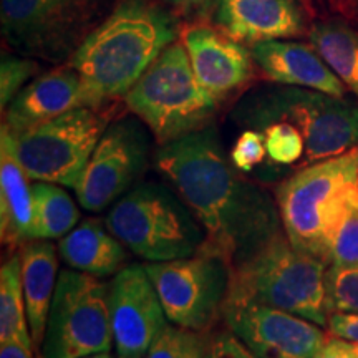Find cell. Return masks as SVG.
Wrapping results in <instances>:
<instances>
[{
    "instance_id": "obj_2",
    "label": "cell",
    "mask_w": 358,
    "mask_h": 358,
    "mask_svg": "<svg viewBox=\"0 0 358 358\" xmlns=\"http://www.w3.org/2000/svg\"><path fill=\"white\" fill-rule=\"evenodd\" d=\"M179 37L176 15L158 0H120L69 65L98 106L122 98Z\"/></svg>"
},
{
    "instance_id": "obj_32",
    "label": "cell",
    "mask_w": 358,
    "mask_h": 358,
    "mask_svg": "<svg viewBox=\"0 0 358 358\" xmlns=\"http://www.w3.org/2000/svg\"><path fill=\"white\" fill-rule=\"evenodd\" d=\"M327 327L332 337L358 343V313H330Z\"/></svg>"
},
{
    "instance_id": "obj_18",
    "label": "cell",
    "mask_w": 358,
    "mask_h": 358,
    "mask_svg": "<svg viewBox=\"0 0 358 358\" xmlns=\"http://www.w3.org/2000/svg\"><path fill=\"white\" fill-rule=\"evenodd\" d=\"M249 50L254 64L271 83L310 88L338 98L347 96V87L310 42L271 40L249 45Z\"/></svg>"
},
{
    "instance_id": "obj_16",
    "label": "cell",
    "mask_w": 358,
    "mask_h": 358,
    "mask_svg": "<svg viewBox=\"0 0 358 358\" xmlns=\"http://www.w3.org/2000/svg\"><path fill=\"white\" fill-rule=\"evenodd\" d=\"M181 42L201 87L216 101L227 100L252 80L256 64L248 45L227 37L214 25L186 27Z\"/></svg>"
},
{
    "instance_id": "obj_39",
    "label": "cell",
    "mask_w": 358,
    "mask_h": 358,
    "mask_svg": "<svg viewBox=\"0 0 358 358\" xmlns=\"http://www.w3.org/2000/svg\"><path fill=\"white\" fill-rule=\"evenodd\" d=\"M83 358H115L111 355L110 352H105V353H96V355H90V357H83Z\"/></svg>"
},
{
    "instance_id": "obj_5",
    "label": "cell",
    "mask_w": 358,
    "mask_h": 358,
    "mask_svg": "<svg viewBox=\"0 0 358 358\" xmlns=\"http://www.w3.org/2000/svg\"><path fill=\"white\" fill-rule=\"evenodd\" d=\"M327 267L322 259L295 249L284 231L248 261L231 267L227 299L259 302L325 327L330 315Z\"/></svg>"
},
{
    "instance_id": "obj_20",
    "label": "cell",
    "mask_w": 358,
    "mask_h": 358,
    "mask_svg": "<svg viewBox=\"0 0 358 358\" xmlns=\"http://www.w3.org/2000/svg\"><path fill=\"white\" fill-rule=\"evenodd\" d=\"M62 261L73 271L96 279L118 274L128 261V249L105 221L87 217L58 243Z\"/></svg>"
},
{
    "instance_id": "obj_30",
    "label": "cell",
    "mask_w": 358,
    "mask_h": 358,
    "mask_svg": "<svg viewBox=\"0 0 358 358\" xmlns=\"http://www.w3.org/2000/svg\"><path fill=\"white\" fill-rule=\"evenodd\" d=\"M229 156L232 164H234L241 173L256 171V168L261 166L264 159L267 158L266 141H264L262 131L252 128L244 129V131L237 136Z\"/></svg>"
},
{
    "instance_id": "obj_7",
    "label": "cell",
    "mask_w": 358,
    "mask_h": 358,
    "mask_svg": "<svg viewBox=\"0 0 358 358\" xmlns=\"http://www.w3.org/2000/svg\"><path fill=\"white\" fill-rule=\"evenodd\" d=\"M106 226L129 252L146 262L189 257L203 248L204 231L171 186L140 182L111 206Z\"/></svg>"
},
{
    "instance_id": "obj_10",
    "label": "cell",
    "mask_w": 358,
    "mask_h": 358,
    "mask_svg": "<svg viewBox=\"0 0 358 358\" xmlns=\"http://www.w3.org/2000/svg\"><path fill=\"white\" fill-rule=\"evenodd\" d=\"M103 108L71 110L15 136V153L32 181L78 186L101 134L108 127Z\"/></svg>"
},
{
    "instance_id": "obj_11",
    "label": "cell",
    "mask_w": 358,
    "mask_h": 358,
    "mask_svg": "<svg viewBox=\"0 0 358 358\" xmlns=\"http://www.w3.org/2000/svg\"><path fill=\"white\" fill-rule=\"evenodd\" d=\"M169 324L208 334L222 319L229 294L231 266L217 254L199 249L189 257L146 262Z\"/></svg>"
},
{
    "instance_id": "obj_27",
    "label": "cell",
    "mask_w": 358,
    "mask_h": 358,
    "mask_svg": "<svg viewBox=\"0 0 358 358\" xmlns=\"http://www.w3.org/2000/svg\"><path fill=\"white\" fill-rule=\"evenodd\" d=\"M325 290L330 313H358V264L327 267Z\"/></svg>"
},
{
    "instance_id": "obj_17",
    "label": "cell",
    "mask_w": 358,
    "mask_h": 358,
    "mask_svg": "<svg viewBox=\"0 0 358 358\" xmlns=\"http://www.w3.org/2000/svg\"><path fill=\"white\" fill-rule=\"evenodd\" d=\"M101 108L90 95L87 85L69 64L34 78L3 110V123L13 134L24 133L71 110Z\"/></svg>"
},
{
    "instance_id": "obj_38",
    "label": "cell",
    "mask_w": 358,
    "mask_h": 358,
    "mask_svg": "<svg viewBox=\"0 0 358 358\" xmlns=\"http://www.w3.org/2000/svg\"><path fill=\"white\" fill-rule=\"evenodd\" d=\"M327 3H329V10L332 13H337V15L342 13L343 0H327Z\"/></svg>"
},
{
    "instance_id": "obj_21",
    "label": "cell",
    "mask_w": 358,
    "mask_h": 358,
    "mask_svg": "<svg viewBox=\"0 0 358 358\" xmlns=\"http://www.w3.org/2000/svg\"><path fill=\"white\" fill-rule=\"evenodd\" d=\"M27 315L35 350L40 355L48 313L58 284V248L50 241L34 239L19 249Z\"/></svg>"
},
{
    "instance_id": "obj_13",
    "label": "cell",
    "mask_w": 358,
    "mask_h": 358,
    "mask_svg": "<svg viewBox=\"0 0 358 358\" xmlns=\"http://www.w3.org/2000/svg\"><path fill=\"white\" fill-rule=\"evenodd\" d=\"M222 320L257 358H313L330 338L303 317L243 299H227Z\"/></svg>"
},
{
    "instance_id": "obj_36",
    "label": "cell",
    "mask_w": 358,
    "mask_h": 358,
    "mask_svg": "<svg viewBox=\"0 0 358 358\" xmlns=\"http://www.w3.org/2000/svg\"><path fill=\"white\" fill-rule=\"evenodd\" d=\"M303 3V7L307 8V12L310 13V17L313 20L322 19V17H327L325 13H329V3L327 0H301Z\"/></svg>"
},
{
    "instance_id": "obj_19",
    "label": "cell",
    "mask_w": 358,
    "mask_h": 358,
    "mask_svg": "<svg viewBox=\"0 0 358 358\" xmlns=\"http://www.w3.org/2000/svg\"><path fill=\"white\" fill-rule=\"evenodd\" d=\"M30 178L15 153V136L0 129V234L3 245L20 249L34 241V194Z\"/></svg>"
},
{
    "instance_id": "obj_23",
    "label": "cell",
    "mask_w": 358,
    "mask_h": 358,
    "mask_svg": "<svg viewBox=\"0 0 358 358\" xmlns=\"http://www.w3.org/2000/svg\"><path fill=\"white\" fill-rule=\"evenodd\" d=\"M65 186L35 181L34 194V239H62L77 227L80 209Z\"/></svg>"
},
{
    "instance_id": "obj_14",
    "label": "cell",
    "mask_w": 358,
    "mask_h": 358,
    "mask_svg": "<svg viewBox=\"0 0 358 358\" xmlns=\"http://www.w3.org/2000/svg\"><path fill=\"white\" fill-rule=\"evenodd\" d=\"M108 308L116 355L143 358L169 324L145 266L128 264L108 284Z\"/></svg>"
},
{
    "instance_id": "obj_26",
    "label": "cell",
    "mask_w": 358,
    "mask_h": 358,
    "mask_svg": "<svg viewBox=\"0 0 358 358\" xmlns=\"http://www.w3.org/2000/svg\"><path fill=\"white\" fill-rule=\"evenodd\" d=\"M266 141L267 159L274 166H290L306 156V141L301 129L287 122H275L261 129Z\"/></svg>"
},
{
    "instance_id": "obj_4",
    "label": "cell",
    "mask_w": 358,
    "mask_h": 358,
    "mask_svg": "<svg viewBox=\"0 0 358 358\" xmlns=\"http://www.w3.org/2000/svg\"><path fill=\"white\" fill-rule=\"evenodd\" d=\"M237 127L266 128L287 122L301 129L308 164L358 146V101L290 85H261L244 93L231 111Z\"/></svg>"
},
{
    "instance_id": "obj_8",
    "label": "cell",
    "mask_w": 358,
    "mask_h": 358,
    "mask_svg": "<svg viewBox=\"0 0 358 358\" xmlns=\"http://www.w3.org/2000/svg\"><path fill=\"white\" fill-rule=\"evenodd\" d=\"M120 0H2L0 34L19 55L65 65Z\"/></svg>"
},
{
    "instance_id": "obj_40",
    "label": "cell",
    "mask_w": 358,
    "mask_h": 358,
    "mask_svg": "<svg viewBox=\"0 0 358 358\" xmlns=\"http://www.w3.org/2000/svg\"><path fill=\"white\" fill-rule=\"evenodd\" d=\"M118 358H127V357H118Z\"/></svg>"
},
{
    "instance_id": "obj_3",
    "label": "cell",
    "mask_w": 358,
    "mask_h": 358,
    "mask_svg": "<svg viewBox=\"0 0 358 358\" xmlns=\"http://www.w3.org/2000/svg\"><path fill=\"white\" fill-rule=\"evenodd\" d=\"M274 196L290 244L329 264L340 224L358 206V146L307 164L284 179Z\"/></svg>"
},
{
    "instance_id": "obj_33",
    "label": "cell",
    "mask_w": 358,
    "mask_h": 358,
    "mask_svg": "<svg viewBox=\"0 0 358 358\" xmlns=\"http://www.w3.org/2000/svg\"><path fill=\"white\" fill-rule=\"evenodd\" d=\"M313 358H358V343L330 337L324 348Z\"/></svg>"
},
{
    "instance_id": "obj_12",
    "label": "cell",
    "mask_w": 358,
    "mask_h": 358,
    "mask_svg": "<svg viewBox=\"0 0 358 358\" xmlns=\"http://www.w3.org/2000/svg\"><path fill=\"white\" fill-rule=\"evenodd\" d=\"M151 136L146 124L134 115L106 127L75 187L83 209L100 213L140 185L151 161Z\"/></svg>"
},
{
    "instance_id": "obj_28",
    "label": "cell",
    "mask_w": 358,
    "mask_h": 358,
    "mask_svg": "<svg viewBox=\"0 0 358 358\" xmlns=\"http://www.w3.org/2000/svg\"><path fill=\"white\" fill-rule=\"evenodd\" d=\"M40 71V64L35 58L3 53L0 60V106L2 111L10 105L13 98L32 82Z\"/></svg>"
},
{
    "instance_id": "obj_24",
    "label": "cell",
    "mask_w": 358,
    "mask_h": 358,
    "mask_svg": "<svg viewBox=\"0 0 358 358\" xmlns=\"http://www.w3.org/2000/svg\"><path fill=\"white\" fill-rule=\"evenodd\" d=\"M0 342H19L35 350L22 284L20 254H12L0 268Z\"/></svg>"
},
{
    "instance_id": "obj_15",
    "label": "cell",
    "mask_w": 358,
    "mask_h": 358,
    "mask_svg": "<svg viewBox=\"0 0 358 358\" xmlns=\"http://www.w3.org/2000/svg\"><path fill=\"white\" fill-rule=\"evenodd\" d=\"M211 25L244 45L307 37L313 19L301 0H214Z\"/></svg>"
},
{
    "instance_id": "obj_31",
    "label": "cell",
    "mask_w": 358,
    "mask_h": 358,
    "mask_svg": "<svg viewBox=\"0 0 358 358\" xmlns=\"http://www.w3.org/2000/svg\"><path fill=\"white\" fill-rule=\"evenodd\" d=\"M204 358H257L229 329L209 337Z\"/></svg>"
},
{
    "instance_id": "obj_29",
    "label": "cell",
    "mask_w": 358,
    "mask_h": 358,
    "mask_svg": "<svg viewBox=\"0 0 358 358\" xmlns=\"http://www.w3.org/2000/svg\"><path fill=\"white\" fill-rule=\"evenodd\" d=\"M358 264V206L340 224L329 254V266Z\"/></svg>"
},
{
    "instance_id": "obj_6",
    "label": "cell",
    "mask_w": 358,
    "mask_h": 358,
    "mask_svg": "<svg viewBox=\"0 0 358 358\" xmlns=\"http://www.w3.org/2000/svg\"><path fill=\"white\" fill-rule=\"evenodd\" d=\"M123 98L158 145L209 127L221 105L201 87L181 40L164 48Z\"/></svg>"
},
{
    "instance_id": "obj_25",
    "label": "cell",
    "mask_w": 358,
    "mask_h": 358,
    "mask_svg": "<svg viewBox=\"0 0 358 358\" xmlns=\"http://www.w3.org/2000/svg\"><path fill=\"white\" fill-rule=\"evenodd\" d=\"M208 334L168 324L143 358H204Z\"/></svg>"
},
{
    "instance_id": "obj_1",
    "label": "cell",
    "mask_w": 358,
    "mask_h": 358,
    "mask_svg": "<svg viewBox=\"0 0 358 358\" xmlns=\"http://www.w3.org/2000/svg\"><path fill=\"white\" fill-rule=\"evenodd\" d=\"M153 164L203 227L201 249L231 267L284 232L275 196L241 174L214 124L159 145Z\"/></svg>"
},
{
    "instance_id": "obj_9",
    "label": "cell",
    "mask_w": 358,
    "mask_h": 358,
    "mask_svg": "<svg viewBox=\"0 0 358 358\" xmlns=\"http://www.w3.org/2000/svg\"><path fill=\"white\" fill-rule=\"evenodd\" d=\"M113 343L108 285L73 268L60 271L40 357L83 358L111 352Z\"/></svg>"
},
{
    "instance_id": "obj_37",
    "label": "cell",
    "mask_w": 358,
    "mask_h": 358,
    "mask_svg": "<svg viewBox=\"0 0 358 358\" xmlns=\"http://www.w3.org/2000/svg\"><path fill=\"white\" fill-rule=\"evenodd\" d=\"M340 15L345 17L353 24H358V0H343V8Z\"/></svg>"
},
{
    "instance_id": "obj_35",
    "label": "cell",
    "mask_w": 358,
    "mask_h": 358,
    "mask_svg": "<svg viewBox=\"0 0 358 358\" xmlns=\"http://www.w3.org/2000/svg\"><path fill=\"white\" fill-rule=\"evenodd\" d=\"M35 353L34 348L19 342H2L0 345V358H42Z\"/></svg>"
},
{
    "instance_id": "obj_22",
    "label": "cell",
    "mask_w": 358,
    "mask_h": 358,
    "mask_svg": "<svg viewBox=\"0 0 358 358\" xmlns=\"http://www.w3.org/2000/svg\"><path fill=\"white\" fill-rule=\"evenodd\" d=\"M319 55L358 98V29L342 15L313 20L307 35Z\"/></svg>"
},
{
    "instance_id": "obj_34",
    "label": "cell",
    "mask_w": 358,
    "mask_h": 358,
    "mask_svg": "<svg viewBox=\"0 0 358 358\" xmlns=\"http://www.w3.org/2000/svg\"><path fill=\"white\" fill-rule=\"evenodd\" d=\"M174 15H196L211 10L214 0H161Z\"/></svg>"
}]
</instances>
